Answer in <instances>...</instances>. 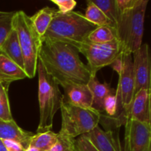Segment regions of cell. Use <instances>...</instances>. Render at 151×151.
Returning a JSON list of instances; mask_svg holds the SVG:
<instances>
[{"label": "cell", "instance_id": "cell-3", "mask_svg": "<svg viewBox=\"0 0 151 151\" xmlns=\"http://www.w3.org/2000/svg\"><path fill=\"white\" fill-rule=\"evenodd\" d=\"M147 3L148 0H137L132 8L119 13L115 29L122 53L132 55L142 44Z\"/></svg>", "mask_w": 151, "mask_h": 151}, {"label": "cell", "instance_id": "cell-21", "mask_svg": "<svg viewBox=\"0 0 151 151\" xmlns=\"http://www.w3.org/2000/svg\"><path fill=\"white\" fill-rule=\"evenodd\" d=\"M58 139V134L52 131L34 134L31 139L29 147H36L43 151H48L55 144Z\"/></svg>", "mask_w": 151, "mask_h": 151}, {"label": "cell", "instance_id": "cell-27", "mask_svg": "<svg viewBox=\"0 0 151 151\" xmlns=\"http://www.w3.org/2000/svg\"><path fill=\"white\" fill-rule=\"evenodd\" d=\"M137 2V0H115V4L119 13L132 8Z\"/></svg>", "mask_w": 151, "mask_h": 151}, {"label": "cell", "instance_id": "cell-26", "mask_svg": "<svg viewBox=\"0 0 151 151\" xmlns=\"http://www.w3.org/2000/svg\"><path fill=\"white\" fill-rule=\"evenodd\" d=\"M51 1L58 7V11L61 14H66L73 11L77 5L75 0H52Z\"/></svg>", "mask_w": 151, "mask_h": 151}, {"label": "cell", "instance_id": "cell-4", "mask_svg": "<svg viewBox=\"0 0 151 151\" xmlns=\"http://www.w3.org/2000/svg\"><path fill=\"white\" fill-rule=\"evenodd\" d=\"M38 103L40 119L37 133L51 131L53 119L56 112L60 109L63 102V95L59 86L52 77L50 76L38 60Z\"/></svg>", "mask_w": 151, "mask_h": 151}, {"label": "cell", "instance_id": "cell-25", "mask_svg": "<svg viewBox=\"0 0 151 151\" xmlns=\"http://www.w3.org/2000/svg\"><path fill=\"white\" fill-rule=\"evenodd\" d=\"M74 151H98L89 140L82 135L80 136L77 139L75 140V147Z\"/></svg>", "mask_w": 151, "mask_h": 151}, {"label": "cell", "instance_id": "cell-22", "mask_svg": "<svg viewBox=\"0 0 151 151\" xmlns=\"http://www.w3.org/2000/svg\"><path fill=\"white\" fill-rule=\"evenodd\" d=\"M91 1L104 13L105 16L113 23L115 27V24L119 16V13L115 4V0H91Z\"/></svg>", "mask_w": 151, "mask_h": 151}, {"label": "cell", "instance_id": "cell-28", "mask_svg": "<svg viewBox=\"0 0 151 151\" xmlns=\"http://www.w3.org/2000/svg\"><path fill=\"white\" fill-rule=\"evenodd\" d=\"M2 142L7 151H25V149L19 143L10 140H2Z\"/></svg>", "mask_w": 151, "mask_h": 151}, {"label": "cell", "instance_id": "cell-29", "mask_svg": "<svg viewBox=\"0 0 151 151\" xmlns=\"http://www.w3.org/2000/svg\"><path fill=\"white\" fill-rule=\"evenodd\" d=\"M122 65H123V59H122V53L119 56H118L113 62L110 64V66H111L112 69L118 74L119 75L122 70Z\"/></svg>", "mask_w": 151, "mask_h": 151}, {"label": "cell", "instance_id": "cell-13", "mask_svg": "<svg viewBox=\"0 0 151 151\" xmlns=\"http://www.w3.org/2000/svg\"><path fill=\"white\" fill-rule=\"evenodd\" d=\"M63 88V102L83 109H92V94L87 84H71Z\"/></svg>", "mask_w": 151, "mask_h": 151}, {"label": "cell", "instance_id": "cell-6", "mask_svg": "<svg viewBox=\"0 0 151 151\" xmlns=\"http://www.w3.org/2000/svg\"><path fill=\"white\" fill-rule=\"evenodd\" d=\"M61 129L63 133L75 139L92 131L100 121V114L93 109H83L63 102L60 106Z\"/></svg>", "mask_w": 151, "mask_h": 151}, {"label": "cell", "instance_id": "cell-17", "mask_svg": "<svg viewBox=\"0 0 151 151\" xmlns=\"http://www.w3.org/2000/svg\"><path fill=\"white\" fill-rule=\"evenodd\" d=\"M0 53L7 56L8 58L24 69V60L22 50L19 45L17 33L13 27L0 46Z\"/></svg>", "mask_w": 151, "mask_h": 151}, {"label": "cell", "instance_id": "cell-10", "mask_svg": "<svg viewBox=\"0 0 151 151\" xmlns=\"http://www.w3.org/2000/svg\"><path fill=\"white\" fill-rule=\"evenodd\" d=\"M123 65L119 75V83L116 89L120 95L122 107L128 117V111L134 94V77L133 71L132 55L122 53Z\"/></svg>", "mask_w": 151, "mask_h": 151}, {"label": "cell", "instance_id": "cell-23", "mask_svg": "<svg viewBox=\"0 0 151 151\" xmlns=\"http://www.w3.org/2000/svg\"><path fill=\"white\" fill-rule=\"evenodd\" d=\"M0 119L4 121L13 120L7 89L0 84Z\"/></svg>", "mask_w": 151, "mask_h": 151}, {"label": "cell", "instance_id": "cell-9", "mask_svg": "<svg viewBox=\"0 0 151 151\" xmlns=\"http://www.w3.org/2000/svg\"><path fill=\"white\" fill-rule=\"evenodd\" d=\"M132 55L135 94L139 90L151 88V61L147 44H142Z\"/></svg>", "mask_w": 151, "mask_h": 151}, {"label": "cell", "instance_id": "cell-2", "mask_svg": "<svg viewBox=\"0 0 151 151\" xmlns=\"http://www.w3.org/2000/svg\"><path fill=\"white\" fill-rule=\"evenodd\" d=\"M96 27L80 12L73 10L61 14L57 10L41 39L65 43L78 49Z\"/></svg>", "mask_w": 151, "mask_h": 151}, {"label": "cell", "instance_id": "cell-20", "mask_svg": "<svg viewBox=\"0 0 151 151\" xmlns=\"http://www.w3.org/2000/svg\"><path fill=\"white\" fill-rule=\"evenodd\" d=\"M84 16L88 22L97 27L112 26L114 27L113 23L95 4H93L91 0L87 1V8Z\"/></svg>", "mask_w": 151, "mask_h": 151}, {"label": "cell", "instance_id": "cell-8", "mask_svg": "<svg viewBox=\"0 0 151 151\" xmlns=\"http://www.w3.org/2000/svg\"><path fill=\"white\" fill-rule=\"evenodd\" d=\"M125 126L126 151H151V125L128 119Z\"/></svg>", "mask_w": 151, "mask_h": 151}, {"label": "cell", "instance_id": "cell-16", "mask_svg": "<svg viewBox=\"0 0 151 151\" xmlns=\"http://www.w3.org/2000/svg\"><path fill=\"white\" fill-rule=\"evenodd\" d=\"M93 97L91 108L101 114L103 112V102L106 97L116 92V89L111 88L106 83H100L96 77H91L87 83Z\"/></svg>", "mask_w": 151, "mask_h": 151}, {"label": "cell", "instance_id": "cell-30", "mask_svg": "<svg viewBox=\"0 0 151 151\" xmlns=\"http://www.w3.org/2000/svg\"><path fill=\"white\" fill-rule=\"evenodd\" d=\"M25 151H43L40 149L36 148V147H28L25 150Z\"/></svg>", "mask_w": 151, "mask_h": 151}, {"label": "cell", "instance_id": "cell-18", "mask_svg": "<svg viewBox=\"0 0 151 151\" xmlns=\"http://www.w3.org/2000/svg\"><path fill=\"white\" fill-rule=\"evenodd\" d=\"M56 11L57 10L55 9L46 7L38 10L35 15L30 17L34 27L41 38L48 29Z\"/></svg>", "mask_w": 151, "mask_h": 151}, {"label": "cell", "instance_id": "cell-11", "mask_svg": "<svg viewBox=\"0 0 151 151\" xmlns=\"http://www.w3.org/2000/svg\"><path fill=\"white\" fill-rule=\"evenodd\" d=\"M128 119L151 125L150 90L141 89L134 94L128 111Z\"/></svg>", "mask_w": 151, "mask_h": 151}, {"label": "cell", "instance_id": "cell-1", "mask_svg": "<svg viewBox=\"0 0 151 151\" xmlns=\"http://www.w3.org/2000/svg\"><path fill=\"white\" fill-rule=\"evenodd\" d=\"M79 53V50L70 44L41 40L38 60L58 86L87 84L91 74Z\"/></svg>", "mask_w": 151, "mask_h": 151}, {"label": "cell", "instance_id": "cell-14", "mask_svg": "<svg viewBox=\"0 0 151 151\" xmlns=\"http://www.w3.org/2000/svg\"><path fill=\"white\" fill-rule=\"evenodd\" d=\"M34 134L24 131L16 124L14 119L4 121L0 119V139L10 140L20 144L26 150L29 146Z\"/></svg>", "mask_w": 151, "mask_h": 151}, {"label": "cell", "instance_id": "cell-5", "mask_svg": "<svg viewBox=\"0 0 151 151\" xmlns=\"http://www.w3.org/2000/svg\"><path fill=\"white\" fill-rule=\"evenodd\" d=\"M12 27L18 35L27 76L33 78L37 71L38 53L41 45V37L35 30L30 16L23 10L15 12Z\"/></svg>", "mask_w": 151, "mask_h": 151}, {"label": "cell", "instance_id": "cell-12", "mask_svg": "<svg viewBox=\"0 0 151 151\" xmlns=\"http://www.w3.org/2000/svg\"><path fill=\"white\" fill-rule=\"evenodd\" d=\"M83 136L98 151H122L119 137L111 130L103 131L97 125Z\"/></svg>", "mask_w": 151, "mask_h": 151}, {"label": "cell", "instance_id": "cell-31", "mask_svg": "<svg viewBox=\"0 0 151 151\" xmlns=\"http://www.w3.org/2000/svg\"><path fill=\"white\" fill-rule=\"evenodd\" d=\"M0 151H7V149H6L5 146L3 144L2 140L0 139Z\"/></svg>", "mask_w": 151, "mask_h": 151}, {"label": "cell", "instance_id": "cell-19", "mask_svg": "<svg viewBox=\"0 0 151 151\" xmlns=\"http://www.w3.org/2000/svg\"><path fill=\"white\" fill-rule=\"evenodd\" d=\"M116 40V29L112 26L97 27L87 38V41L94 44H106Z\"/></svg>", "mask_w": 151, "mask_h": 151}, {"label": "cell", "instance_id": "cell-24", "mask_svg": "<svg viewBox=\"0 0 151 151\" xmlns=\"http://www.w3.org/2000/svg\"><path fill=\"white\" fill-rule=\"evenodd\" d=\"M75 140L72 137L59 131L57 142L48 151H74Z\"/></svg>", "mask_w": 151, "mask_h": 151}, {"label": "cell", "instance_id": "cell-7", "mask_svg": "<svg viewBox=\"0 0 151 151\" xmlns=\"http://www.w3.org/2000/svg\"><path fill=\"white\" fill-rule=\"evenodd\" d=\"M88 60V67L91 77H96L97 72L111 63L122 53V47L117 40L106 44H94L88 41L83 43L78 48Z\"/></svg>", "mask_w": 151, "mask_h": 151}, {"label": "cell", "instance_id": "cell-15", "mask_svg": "<svg viewBox=\"0 0 151 151\" xmlns=\"http://www.w3.org/2000/svg\"><path fill=\"white\" fill-rule=\"evenodd\" d=\"M27 78L24 69L0 53V84L8 89L11 83Z\"/></svg>", "mask_w": 151, "mask_h": 151}]
</instances>
